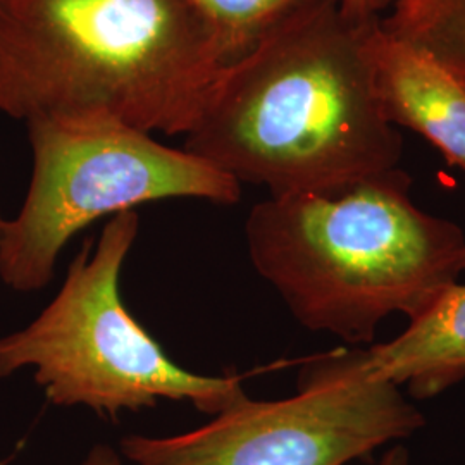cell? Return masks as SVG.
<instances>
[{"label":"cell","mask_w":465,"mask_h":465,"mask_svg":"<svg viewBox=\"0 0 465 465\" xmlns=\"http://www.w3.org/2000/svg\"><path fill=\"white\" fill-rule=\"evenodd\" d=\"M5 223H7V221L0 214V240H2V234H4V230H5Z\"/></svg>","instance_id":"5bb4252c"},{"label":"cell","mask_w":465,"mask_h":465,"mask_svg":"<svg viewBox=\"0 0 465 465\" xmlns=\"http://www.w3.org/2000/svg\"><path fill=\"white\" fill-rule=\"evenodd\" d=\"M228 54L193 0H0V113L186 134Z\"/></svg>","instance_id":"7a4b0ae2"},{"label":"cell","mask_w":465,"mask_h":465,"mask_svg":"<svg viewBox=\"0 0 465 465\" xmlns=\"http://www.w3.org/2000/svg\"><path fill=\"white\" fill-rule=\"evenodd\" d=\"M214 25L228 64L253 49L276 25L311 0H193Z\"/></svg>","instance_id":"30bf717a"},{"label":"cell","mask_w":465,"mask_h":465,"mask_svg":"<svg viewBox=\"0 0 465 465\" xmlns=\"http://www.w3.org/2000/svg\"><path fill=\"white\" fill-rule=\"evenodd\" d=\"M378 465H412L411 453L405 445L393 443V447H390L382 453L381 460Z\"/></svg>","instance_id":"4fadbf2b"},{"label":"cell","mask_w":465,"mask_h":465,"mask_svg":"<svg viewBox=\"0 0 465 465\" xmlns=\"http://www.w3.org/2000/svg\"><path fill=\"white\" fill-rule=\"evenodd\" d=\"M140 232L136 211L111 217L97 245L84 240L49 305L0 338V378L32 369L55 407H84L114 420L159 401L205 416L249 399L240 374L205 376L178 366L121 299V271Z\"/></svg>","instance_id":"277c9868"},{"label":"cell","mask_w":465,"mask_h":465,"mask_svg":"<svg viewBox=\"0 0 465 465\" xmlns=\"http://www.w3.org/2000/svg\"><path fill=\"white\" fill-rule=\"evenodd\" d=\"M374 21L336 0L300 5L219 71L183 149L271 197L338 195L397 169L401 136L367 49Z\"/></svg>","instance_id":"6da1fadb"},{"label":"cell","mask_w":465,"mask_h":465,"mask_svg":"<svg viewBox=\"0 0 465 465\" xmlns=\"http://www.w3.org/2000/svg\"><path fill=\"white\" fill-rule=\"evenodd\" d=\"M381 23L426 47L465 82V0H397Z\"/></svg>","instance_id":"9c48e42d"},{"label":"cell","mask_w":465,"mask_h":465,"mask_svg":"<svg viewBox=\"0 0 465 465\" xmlns=\"http://www.w3.org/2000/svg\"><path fill=\"white\" fill-rule=\"evenodd\" d=\"M411 184L397 167L338 195L252 207L250 261L303 328L371 343L384 319L412 321L464 274V232L417 207Z\"/></svg>","instance_id":"3957f363"},{"label":"cell","mask_w":465,"mask_h":465,"mask_svg":"<svg viewBox=\"0 0 465 465\" xmlns=\"http://www.w3.org/2000/svg\"><path fill=\"white\" fill-rule=\"evenodd\" d=\"M80 465H126L121 451L107 443H97L86 453Z\"/></svg>","instance_id":"7c38bea8"},{"label":"cell","mask_w":465,"mask_h":465,"mask_svg":"<svg viewBox=\"0 0 465 465\" xmlns=\"http://www.w3.org/2000/svg\"><path fill=\"white\" fill-rule=\"evenodd\" d=\"M464 272H465V255H464Z\"/></svg>","instance_id":"9a60e30c"},{"label":"cell","mask_w":465,"mask_h":465,"mask_svg":"<svg viewBox=\"0 0 465 465\" xmlns=\"http://www.w3.org/2000/svg\"><path fill=\"white\" fill-rule=\"evenodd\" d=\"M34 169L26 199L5 223L0 282L17 293L44 290L61 252L100 217L167 199L234 205L242 183L209 161L113 121H26Z\"/></svg>","instance_id":"5b68a950"},{"label":"cell","mask_w":465,"mask_h":465,"mask_svg":"<svg viewBox=\"0 0 465 465\" xmlns=\"http://www.w3.org/2000/svg\"><path fill=\"white\" fill-rule=\"evenodd\" d=\"M343 15L357 19V21H369L380 19L386 9H391L397 0H336Z\"/></svg>","instance_id":"8fae6325"},{"label":"cell","mask_w":465,"mask_h":465,"mask_svg":"<svg viewBox=\"0 0 465 465\" xmlns=\"http://www.w3.org/2000/svg\"><path fill=\"white\" fill-rule=\"evenodd\" d=\"M367 371L417 400L432 399L465 378V284L453 282L395 340L362 349Z\"/></svg>","instance_id":"ba28073f"},{"label":"cell","mask_w":465,"mask_h":465,"mask_svg":"<svg viewBox=\"0 0 465 465\" xmlns=\"http://www.w3.org/2000/svg\"><path fill=\"white\" fill-rule=\"evenodd\" d=\"M382 113L465 171V82L432 52L374 21L367 38Z\"/></svg>","instance_id":"52a82bcc"},{"label":"cell","mask_w":465,"mask_h":465,"mask_svg":"<svg viewBox=\"0 0 465 465\" xmlns=\"http://www.w3.org/2000/svg\"><path fill=\"white\" fill-rule=\"evenodd\" d=\"M424 424L400 386L367 371L362 349H338L302 366L293 397H249L173 436L128 434L119 451L134 465H349Z\"/></svg>","instance_id":"8992f818"}]
</instances>
